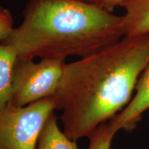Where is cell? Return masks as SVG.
<instances>
[{
  "mask_svg": "<svg viewBox=\"0 0 149 149\" xmlns=\"http://www.w3.org/2000/svg\"><path fill=\"white\" fill-rule=\"evenodd\" d=\"M124 37L122 16L82 0H29L23 20L1 44L18 58L93 55Z\"/></svg>",
  "mask_w": 149,
  "mask_h": 149,
  "instance_id": "obj_2",
  "label": "cell"
},
{
  "mask_svg": "<svg viewBox=\"0 0 149 149\" xmlns=\"http://www.w3.org/2000/svg\"><path fill=\"white\" fill-rule=\"evenodd\" d=\"M149 63V33L67 64L52 97L65 135L77 141L118 114L131 100Z\"/></svg>",
  "mask_w": 149,
  "mask_h": 149,
  "instance_id": "obj_1",
  "label": "cell"
},
{
  "mask_svg": "<svg viewBox=\"0 0 149 149\" xmlns=\"http://www.w3.org/2000/svg\"><path fill=\"white\" fill-rule=\"evenodd\" d=\"M115 134L108 128L107 123L97 128L89 136L88 149H110Z\"/></svg>",
  "mask_w": 149,
  "mask_h": 149,
  "instance_id": "obj_9",
  "label": "cell"
},
{
  "mask_svg": "<svg viewBox=\"0 0 149 149\" xmlns=\"http://www.w3.org/2000/svg\"><path fill=\"white\" fill-rule=\"evenodd\" d=\"M17 54L10 46L0 44V110L10 101L13 72Z\"/></svg>",
  "mask_w": 149,
  "mask_h": 149,
  "instance_id": "obj_8",
  "label": "cell"
},
{
  "mask_svg": "<svg viewBox=\"0 0 149 149\" xmlns=\"http://www.w3.org/2000/svg\"><path fill=\"white\" fill-rule=\"evenodd\" d=\"M120 6L125 12L122 16L124 36L135 37L149 33V0H126Z\"/></svg>",
  "mask_w": 149,
  "mask_h": 149,
  "instance_id": "obj_6",
  "label": "cell"
},
{
  "mask_svg": "<svg viewBox=\"0 0 149 149\" xmlns=\"http://www.w3.org/2000/svg\"><path fill=\"white\" fill-rule=\"evenodd\" d=\"M57 106L52 97L25 107L0 110V149H37L44 124Z\"/></svg>",
  "mask_w": 149,
  "mask_h": 149,
  "instance_id": "obj_3",
  "label": "cell"
},
{
  "mask_svg": "<svg viewBox=\"0 0 149 149\" xmlns=\"http://www.w3.org/2000/svg\"><path fill=\"white\" fill-rule=\"evenodd\" d=\"M66 59L18 58L13 72L12 92L9 103L25 107L53 95L63 74Z\"/></svg>",
  "mask_w": 149,
  "mask_h": 149,
  "instance_id": "obj_4",
  "label": "cell"
},
{
  "mask_svg": "<svg viewBox=\"0 0 149 149\" xmlns=\"http://www.w3.org/2000/svg\"><path fill=\"white\" fill-rule=\"evenodd\" d=\"M82 1H84L86 2L92 3V4L98 5L100 6V4H101L102 0H82Z\"/></svg>",
  "mask_w": 149,
  "mask_h": 149,
  "instance_id": "obj_12",
  "label": "cell"
},
{
  "mask_svg": "<svg viewBox=\"0 0 149 149\" xmlns=\"http://www.w3.org/2000/svg\"><path fill=\"white\" fill-rule=\"evenodd\" d=\"M126 0H102L100 6L105 10L112 12L115 7L120 6Z\"/></svg>",
  "mask_w": 149,
  "mask_h": 149,
  "instance_id": "obj_11",
  "label": "cell"
},
{
  "mask_svg": "<svg viewBox=\"0 0 149 149\" xmlns=\"http://www.w3.org/2000/svg\"><path fill=\"white\" fill-rule=\"evenodd\" d=\"M15 28L12 15L8 9L0 6V42L8 38Z\"/></svg>",
  "mask_w": 149,
  "mask_h": 149,
  "instance_id": "obj_10",
  "label": "cell"
},
{
  "mask_svg": "<svg viewBox=\"0 0 149 149\" xmlns=\"http://www.w3.org/2000/svg\"><path fill=\"white\" fill-rule=\"evenodd\" d=\"M135 91L124 109L107 122L108 128L115 135L120 130L133 131L143 113L149 109V63L139 76Z\"/></svg>",
  "mask_w": 149,
  "mask_h": 149,
  "instance_id": "obj_5",
  "label": "cell"
},
{
  "mask_svg": "<svg viewBox=\"0 0 149 149\" xmlns=\"http://www.w3.org/2000/svg\"><path fill=\"white\" fill-rule=\"evenodd\" d=\"M37 149H79L77 141L70 139L61 131L55 113L50 115L41 132Z\"/></svg>",
  "mask_w": 149,
  "mask_h": 149,
  "instance_id": "obj_7",
  "label": "cell"
}]
</instances>
